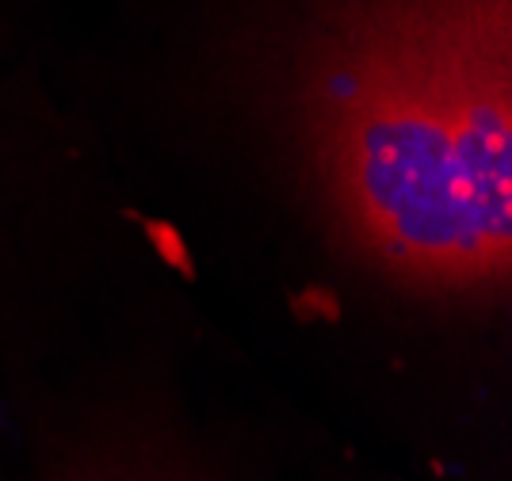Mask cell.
Instances as JSON below:
<instances>
[{"label": "cell", "instance_id": "1", "mask_svg": "<svg viewBox=\"0 0 512 481\" xmlns=\"http://www.w3.org/2000/svg\"><path fill=\"white\" fill-rule=\"evenodd\" d=\"M329 203L421 291L505 287L512 264V0H344L306 81Z\"/></svg>", "mask_w": 512, "mask_h": 481}]
</instances>
